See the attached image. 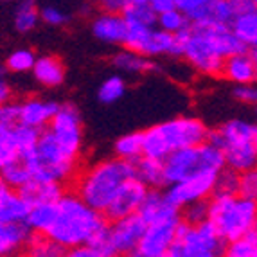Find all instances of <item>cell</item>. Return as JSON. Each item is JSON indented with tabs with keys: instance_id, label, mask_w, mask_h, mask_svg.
<instances>
[{
	"instance_id": "cell-1",
	"label": "cell",
	"mask_w": 257,
	"mask_h": 257,
	"mask_svg": "<svg viewBox=\"0 0 257 257\" xmlns=\"http://www.w3.org/2000/svg\"><path fill=\"white\" fill-rule=\"evenodd\" d=\"M180 58L191 69L203 76H219L225 58L246 51V45L237 38L228 26H202L193 24L178 35Z\"/></svg>"
},
{
	"instance_id": "cell-2",
	"label": "cell",
	"mask_w": 257,
	"mask_h": 257,
	"mask_svg": "<svg viewBox=\"0 0 257 257\" xmlns=\"http://www.w3.org/2000/svg\"><path fill=\"white\" fill-rule=\"evenodd\" d=\"M108 218L92 209L76 193H63L56 202L54 219L45 236L61 244L67 252L106 236Z\"/></svg>"
},
{
	"instance_id": "cell-3",
	"label": "cell",
	"mask_w": 257,
	"mask_h": 257,
	"mask_svg": "<svg viewBox=\"0 0 257 257\" xmlns=\"http://www.w3.org/2000/svg\"><path fill=\"white\" fill-rule=\"evenodd\" d=\"M133 175V162L119 157L86 166L74 180V193L92 209L104 212L117 189Z\"/></svg>"
},
{
	"instance_id": "cell-4",
	"label": "cell",
	"mask_w": 257,
	"mask_h": 257,
	"mask_svg": "<svg viewBox=\"0 0 257 257\" xmlns=\"http://www.w3.org/2000/svg\"><path fill=\"white\" fill-rule=\"evenodd\" d=\"M24 157L29 162L35 178L61 185L76 180L81 162V153L63 146L51 130H42L33 150L24 153Z\"/></svg>"
},
{
	"instance_id": "cell-5",
	"label": "cell",
	"mask_w": 257,
	"mask_h": 257,
	"mask_svg": "<svg viewBox=\"0 0 257 257\" xmlns=\"http://www.w3.org/2000/svg\"><path fill=\"white\" fill-rule=\"evenodd\" d=\"M144 133V155L164 160L182 148L196 146L209 141V128L202 119L182 115L148 128Z\"/></svg>"
},
{
	"instance_id": "cell-6",
	"label": "cell",
	"mask_w": 257,
	"mask_h": 257,
	"mask_svg": "<svg viewBox=\"0 0 257 257\" xmlns=\"http://www.w3.org/2000/svg\"><path fill=\"white\" fill-rule=\"evenodd\" d=\"M209 221L225 243L244 236L257 225V203L237 194L209 198Z\"/></svg>"
},
{
	"instance_id": "cell-7",
	"label": "cell",
	"mask_w": 257,
	"mask_h": 257,
	"mask_svg": "<svg viewBox=\"0 0 257 257\" xmlns=\"http://www.w3.org/2000/svg\"><path fill=\"white\" fill-rule=\"evenodd\" d=\"M225 167V157L214 142L205 141L196 146L182 148L164 159L167 185L207 173H219Z\"/></svg>"
},
{
	"instance_id": "cell-8",
	"label": "cell",
	"mask_w": 257,
	"mask_h": 257,
	"mask_svg": "<svg viewBox=\"0 0 257 257\" xmlns=\"http://www.w3.org/2000/svg\"><path fill=\"white\" fill-rule=\"evenodd\" d=\"M225 241L212 223L182 221L167 257H219L225 255Z\"/></svg>"
},
{
	"instance_id": "cell-9",
	"label": "cell",
	"mask_w": 257,
	"mask_h": 257,
	"mask_svg": "<svg viewBox=\"0 0 257 257\" xmlns=\"http://www.w3.org/2000/svg\"><path fill=\"white\" fill-rule=\"evenodd\" d=\"M124 47L144 56H180V38L159 26H128Z\"/></svg>"
},
{
	"instance_id": "cell-10",
	"label": "cell",
	"mask_w": 257,
	"mask_h": 257,
	"mask_svg": "<svg viewBox=\"0 0 257 257\" xmlns=\"http://www.w3.org/2000/svg\"><path fill=\"white\" fill-rule=\"evenodd\" d=\"M144 230H146V221L139 212L111 219L108 223L106 237L113 255H135Z\"/></svg>"
},
{
	"instance_id": "cell-11",
	"label": "cell",
	"mask_w": 257,
	"mask_h": 257,
	"mask_svg": "<svg viewBox=\"0 0 257 257\" xmlns=\"http://www.w3.org/2000/svg\"><path fill=\"white\" fill-rule=\"evenodd\" d=\"M182 218H167L146 223V230L137 246L135 255L139 257H166L169 253Z\"/></svg>"
},
{
	"instance_id": "cell-12",
	"label": "cell",
	"mask_w": 257,
	"mask_h": 257,
	"mask_svg": "<svg viewBox=\"0 0 257 257\" xmlns=\"http://www.w3.org/2000/svg\"><path fill=\"white\" fill-rule=\"evenodd\" d=\"M49 130L69 150L76 153L83 151V119L76 104H60L49 124Z\"/></svg>"
},
{
	"instance_id": "cell-13",
	"label": "cell",
	"mask_w": 257,
	"mask_h": 257,
	"mask_svg": "<svg viewBox=\"0 0 257 257\" xmlns=\"http://www.w3.org/2000/svg\"><path fill=\"white\" fill-rule=\"evenodd\" d=\"M218 173H207V175H198L193 178L175 182L167 185L166 196L167 200L178 209H184L185 205L200 200H209L214 194V184Z\"/></svg>"
},
{
	"instance_id": "cell-14",
	"label": "cell",
	"mask_w": 257,
	"mask_h": 257,
	"mask_svg": "<svg viewBox=\"0 0 257 257\" xmlns=\"http://www.w3.org/2000/svg\"><path fill=\"white\" fill-rule=\"evenodd\" d=\"M148 191H150V189L142 184L139 178H135V176L128 178L124 184L117 189V193L113 194V198L110 200L108 207L104 209V216L108 218V221L139 212Z\"/></svg>"
},
{
	"instance_id": "cell-15",
	"label": "cell",
	"mask_w": 257,
	"mask_h": 257,
	"mask_svg": "<svg viewBox=\"0 0 257 257\" xmlns=\"http://www.w3.org/2000/svg\"><path fill=\"white\" fill-rule=\"evenodd\" d=\"M36 141V132L29 126L0 124V167L13 160L18 155L26 153Z\"/></svg>"
},
{
	"instance_id": "cell-16",
	"label": "cell",
	"mask_w": 257,
	"mask_h": 257,
	"mask_svg": "<svg viewBox=\"0 0 257 257\" xmlns=\"http://www.w3.org/2000/svg\"><path fill=\"white\" fill-rule=\"evenodd\" d=\"M253 132L255 124L243 119H230L223 122L219 128L210 132L209 141L214 142L219 150H228V148H236L241 144H250L253 142Z\"/></svg>"
},
{
	"instance_id": "cell-17",
	"label": "cell",
	"mask_w": 257,
	"mask_h": 257,
	"mask_svg": "<svg viewBox=\"0 0 257 257\" xmlns=\"http://www.w3.org/2000/svg\"><path fill=\"white\" fill-rule=\"evenodd\" d=\"M60 104L51 99L27 97L18 103V122L36 130H45Z\"/></svg>"
},
{
	"instance_id": "cell-18",
	"label": "cell",
	"mask_w": 257,
	"mask_h": 257,
	"mask_svg": "<svg viewBox=\"0 0 257 257\" xmlns=\"http://www.w3.org/2000/svg\"><path fill=\"white\" fill-rule=\"evenodd\" d=\"M126 33H128L126 18L117 11H103L92 22V35L110 45H124Z\"/></svg>"
},
{
	"instance_id": "cell-19",
	"label": "cell",
	"mask_w": 257,
	"mask_h": 257,
	"mask_svg": "<svg viewBox=\"0 0 257 257\" xmlns=\"http://www.w3.org/2000/svg\"><path fill=\"white\" fill-rule=\"evenodd\" d=\"M219 76H223L227 81L234 83V85H244V83L257 81V70L253 67L250 52L241 51L225 58Z\"/></svg>"
},
{
	"instance_id": "cell-20",
	"label": "cell",
	"mask_w": 257,
	"mask_h": 257,
	"mask_svg": "<svg viewBox=\"0 0 257 257\" xmlns=\"http://www.w3.org/2000/svg\"><path fill=\"white\" fill-rule=\"evenodd\" d=\"M31 205L20 194L2 182L0 185V221L2 223H26Z\"/></svg>"
},
{
	"instance_id": "cell-21",
	"label": "cell",
	"mask_w": 257,
	"mask_h": 257,
	"mask_svg": "<svg viewBox=\"0 0 257 257\" xmlns=\"http://www.w3.org/2000/svg\"><path fill=\"white\" fill-rule=\"evenodd\" d=\"M139 214L144 218L146 223L159 221V219H167V218H182L180 209L173 205L167 200L166 193H160V189H150L144 198V202L141 205Z\"/></svg>"
},
{
	"instance_id": "cell-22",
	"label": "cell",
	"mask_w": 257,
	"mask_h": 257,
	"mask_svg": "<svg viewBox=\"0 0 257 257\" xmlns=\"http://www.w3.org/2000/svg\"><path fill=\"white\" fill-rule=\"evenodd\" d=\"M31 236L33 232L26 223L0 221V255H15L24 252Z\"/></svg>"
},
{
	"instance_id": "cell-23",
	"label": "cell",
	"mask_w": 257,
	"mask_h": 257,
	"mask_svg": "<svg viewBox=\"0 0 257 257\" xmlns=\"http://www.w3.org/2000/svg\"><path fill=\"white\" fill-rule=\"evenodd\" d=\"M20 194L27 200L31 207L38 203L58 202L63 194V185L56 182L42 180V178H33L20 189Z\"/></svg>"
},
{
	"instance_id": "cell-24",
	"label": "cell",
	"mask_w": 257,
	"mask_h": 257,
	"mask_svg": "<svg viewBox=\"0 0 257 257\" xmlns=\"http://www.w3.org/2000/svg\"><path fill=\"white\" fill-rule=\"evenodd\" d=\"M133 175L148 189H162L164 185H167L164 160L153 159V157L142 155L141 159L135 160L133 162Z\"/></svg>"
},
{
	"instance_id": "cell-25",
	"label": "cell",
	"mask_w": 257,
	"mask_h": 257,
	"mask_svg": "<svg viewBox=\"0 0 257 257\" xmlns=\"http://www.w3.org/2000/svg\"><path fill=\"white\" fill-rule=\"evenodd\" d=\"M31 72L35 76L36 83H40L45 88H56L65 81V67L54 56L36 58V63Z\"/></svg>"
},
{
	"instance_id": "cell-26",
	"label": "cell",
	"mask_w": 257,
	"mask_h": 257,
	"mask_svg": "<svg viewBox=\"0 0 257 257\" xmlns=\"http://www.w3.org/2000/svg\"><path fill=\"white\" fill-rule=\"evenodd\" d=\"M236 18L232 11L228 0H212L203 9H200L196 15L191 17L193 24H202V26H228Z\"/></svg>"
},
{
	"instance_id": "cell-27",
	"label": "cell",
	"mask_w": 257,
	"mask_h": 257,
	"mask_svg": "<svg viewBox=\"0 0 257 257\" xmlns=\"http://www.w3.org/2000/svg\"><path fill=\"white\" fill-rule=\"evenodd\" d=\"M111 63L117 70H120L122 74H135V76H141V74H148L151 70H155V63L151 61L150 56H144L137 51H132V49L126 47L124 51H119L113 58H111Z\"/></svg>"
},
{
	"instance_id": "cell-28",
	"label": "cell",
	"mask_w": 257,
	"mask_h": 257,
	"mask_svg": "<svg viewBox=\"0 0 257 257\" xmlns=\"http://www.w3.org/2000/svg\"><path fill=\"white\" fill-rule=\"evenodd\" d=\"M33 178H35L33 169H31L29 162L24 155H18L13 160H9L8 164L0 167V180L11 189H17V191H20Z\"/></svg>"
},
{
	"instance_id": "cell-29",
	"label": "cell",
	"mask_w": 257,
	"mask_h": 257,
	"mask_svg": "<svg viewBox=\"0 0 257 257\" xmlns=\"http://www.w3.org/2000/svg\"><path fill=\"white\" fill-rule=\"evenodd\" d=\"M230 29L246 47H255L257 45V8L250 9L246 13L237 15V17L232 20Z\"/></svg>"
},
{
	"instance_id": "cell-30",
	"label": "cell",
	"mask_w": 257,
	"mask_h": 257,
	"mask_svg": "<svg viewBox=\"0 0 257 257\" xmlns=\"http://www.w3.org/2000/svg\"><path fill=\"white\" fill-rule=\"evenodd\" d=\"M40 9L36 0H20L15 9V29L22 35L35 31L40 24Z\"/></svg>"
},
{
	"instance_id": "cell-31",
	"label": "cell",
	"mask_w": 257,
	"mask_h": 257,
	"mask_svg": "<svg viewBox=\"0 0 257 257\" xmlns=\"http://www.w3.org/2000/svg\"><path fill=\"white\" fill-rule=\"evenodd\" d=\"M113 151H115V157H119V159L135 162L144 155V133L133 132L119 137L115 141Z\"/></svg>"
},
{
	"instance_id": "cell-32",
	"label": "cell",
	"mask_w": 257,
	"mask_h": 257,
	"mask_svg": "<svg viewBox=\"0 0 257 257\" xmlns=\"http://www.w3.org/2000/svg\"><path fill=\"white\" fill-rule=\"evenodd\" d=\"M26 252L33 257H61L69 253L61 244H58L49 236H45V234H35V232L29 237Z\"/></svg>"
},
{
	"instance_id": "cell-33",
	"label": "cell",
	"mask_w": 257,
	"mask_h": 257,
	"mask_svg": "<svg viewBox=\"0 0 257 257\" xmlns=\"http://www.w3.org/2000/svg\"><path fill=\"white\" fill-rule=\"evenodd\" d=\"M54 212H56V202L33 205L26 218V225L35 234H45V230H47L49 225L54 219Z\"/></svg>"
},
{
	"instance_id": "cell-34",
	"label": "cell",
	"mask_w": 257,
	"mask_h": 257,
	"mask_svg": "<svg viewBox=\"0 0 257 257\" xmlns=\"http://www.w3.org/2000/svg\"><path fill=\"white\" fill-rule=\"evenodd\" d=\"M157 26L160 29L167 31V33H171V35H180L185 29H189L191 20L184 11H180L178 8H173L157 17Z\"/></svg>"
},
{
	"instance_id": "cell-35",
	"label": "cell",
	"mask_w": 257,
	"mask_h": 257,
	"mask_svg": "<svg viewBox=\"0 0 257 257\" xmlns=\"http://www.w3.org/2000/svg\"><path fill=\"white\" fill-rule=\"evenodd\" d=\"M122 17L128 26H157L159 15L150 4H128L122 9Z\"/></svg>"
},
{
	"instance_id": "cell-36",
	"label": "cell",
	"mask_w": 257,
	"mask_h": 257,
	"mask_svg": "<svg viewBox=\"0 0 257 257\" xmlns=\"http://www.w3.org/2000/svg\"><path fill=\"white\" fill-rule=\"evenodd\" d=\"M225 255L228 257H257V237L255 232H248L244 236L228 241L225 244Z\"/></svg>"
},
{
	"instance_id": "cell-37",
	"label": "cell",
	"mask_w": 257,
	"mask_h": 257,
	"mask_svg": "<svg viewBox=\"0 0 257 257\" xmlns=\"http://www.w3.org/2000/svg\"><path fill=\"white\" fill-rule=\"evenodd\" d=\"M126 94V81L120 76H110L101 83L97 90V99L103 104H113Z\"/></svg>"
},
{
	"instance_id": "cell-38",
	"label": "cell",
	"mask_w": 257,
	"mask_h": 257,
	"mask_svg": "<svg viewBox=\"0 0 257 257\" xmlns=\"http://www.w3.org/2000/svg\"><path fill=\"white\" fill-rule=\"evenodd\" d=\"M36 63V54L31 49H18L13 51L6 60V69L13 74H26L33 70Z\"/></svg>"
},
{
	"instance_id": "cell-39",
	"label": "cell",
	"mask_w": 257,
	"mask_h": 257,
	"mask_svg": "<svg viewBox=\"0 0 257 257\" xmlns=\"http://www.w3.org/2000/svg\"><path fill=\"white\" fill-rule=\"evenodd\" d=\"M237 193H239V173L225 166L216 176L214 194L212 196H228V194Z\"/></svg>"
},
{
	"instance_id": "cell-40",
	"label": "cell",
	"mask_w": 257,
	"mask_h": 257,
	"mask_svg": "<svg viewBox=\"0 0 257 257\" xmlns=\"http://www.w3.org/2000/svg\"><path fill=\"white\" fill-rule=\"evenodd\" d=\"M40 18H42L47 26H52V27H61L72 20L69 11H65L63 8H60V6H56V4L43 6V8L40 9Z\"/></svg>"
},
{
	"instance_id": "cell-41",
	"label": "cell",
	"mask_w": 257,
	"mask_h": 257,
	"mask_svg": "<svg viewBox=\"0 0 257 257\" xmlns=\"http://www.w3.org/2000/svg\"><path fill=\"white\" fill-rule=\"evenodd\" d=\"M184 212H180L182 216V221L185 223H202L209 219V200H200V202H193L185 205Z\"/></svg>"
},
{
	"instance_id": "cell-42",
	"label": "cell",
	"mask_w": 257,
	"mask_h": 257,
	"mask_svg": "<svg viewBox=\"0 0 257 257\" xmlns=\"http://www.w3.org/2000/svg\"><path fill=\"white\" fill-rule=\"evenodd\" d=\"M239 194L257 203V166L239 173Z\"/></svg>"
},
{
	"instance_id": "cell-43",
	"label": "cell",
	"mask_w": 257,
	"mask_h": 257,
	"mask_svg": "<svg viewBox=\"0 0 257 257\" xmlns=\"http://www.w3.org/2000/svg\"><path fill=\"white\" fill-rule=\"evenodd\" d=\"M232 95L237 103L246 104V106H257V81L236 85L232 90Z\"/></svg>"
},
{
	"instance_id": "cell-44",
	"label": "cell",
	"mask_w": 257,
	"mask_h": 257,
	"mask_svg": "<svg viewBox=\"0 0 257 257\" xmlns=\"http://www.w3.org/2000/svg\"><path fill=\"white\" fill-rule=\"evenodd\" d=\"M0 124H18V103H11L9 101V103L0 104Z\"/></svg>"
},
{
	"instance_id": "cell-45",
	"label": "cell",
	"mask_w": 257,
	"mask_h": 257,
	"mask_svg": "<svg viewBox=\"0 0 257 257\" xmlns=\"http://www.w3.org/2000/svg\"><path fill=\"white\" fill-rule=\"evenodd\" d=\"M210 2H212V0H175L176 8L180 9V11H184L189 17V20H191L193 15H196L200 9H203L207 4H210Z\"/></svg>"
},
{
	"instance_id": "cell-46",
	"label": "cell",
	"mask_w": 257,
	"mask_h": 257,
	"mask_svg": "<svg viewBox=\"0 0 257 257\" xmlns=\"http://www.w3.org/2000/svg\"><path fill=\"white\" fill-rule=\"evenodd\" d=\"M103 11H117L122 13V9L128 6V0H94Z\"/></svg>"
},
{
	"instance_id": "cell-47",
	"label": "cell",
	"mask_w": 257,
	"mask_h": 257,
	"mask_svg": "<svg viewBox=\"0 0 257 257\" xmlns=\"http://www.w3.org/2000/svg\"><path fill=\"white\" fill-rule=\"evenodd\" d=\"M150 6L155 9V13H157V15H160V13H164V11H169V9L176 8L175 0H151Z\"/></svg>"
},
{
	"instance_id": "cell-48",
	"label": "cell",
	"mask_w": 257,
	"mask_h": 257,
	"mask_svg": "<svg viewBox=\"0 0 257 257\" xmlns=\"http://www.w3.org/2000/svg\"><path fill=\"white\" fill-rule=\"evenodd\" d=\"M13 97V90H11V85L6 81L4 77H0V104L9 103Z\"/></svg>"
},
{
	"instance_id": "cell-49",
	"label": "cell",
	"mask_w": 257,
	"mask_h": 257,
	"mask_svg": "<svg viewBox=\"0 0 257 257\" xmlns=\"http://www.w3.org/2000/svg\"><path fill=\"white\" fill-rule=\"evenodd\" d=\"M250 58H252L253 67H255V70H257V45L255 47H250Z\"/></svg>"
},
{
	"instance_id": "cell-50",
	"label": "cell",
	"mask_w": 257,
	"mask_h": 257,
	"mask_svg": "<svg viewBox=\"0 0 257 257\" xmlns=\"http://www.w3.org/2000/svg\"><path fill=\"white\" fill-rule=\"evenodd\" d=\"M151 0H128V4H150Z\"/></svg>"
},
{
	"instance_id": "cell-51",
	"label": "cell",
	"mask_w": 257,
	"mask_h": 257,
	"mask_svg": "<svg viewBox=\"0 0 257 257\" xmlns=\"http://www.w3.org/2000/svg\"><path fill=\"white\" fill-rule=\"evenodd\" d=\"M253 146H255V151H257V124H255V132H253Z\"/></svg>"
},
{
	"instance_id": "cell-52",
	"label": "cell",
	"mask_w": 257,
	"mask_h": 257,
	"mask_svg": "<svg viewBox=\"0 0 257 257\" xmlns=\"http://www.w3.org/2000/svg\"><path fill=\"white\" fill-rule=\"evenodd\" d=\"M253 232H255V237H257V225H255V228H253Z\"/></svg>"
},
{
	"instance_id": "cell-53",
	"label": "cell",
	"mask_w": 257,
	"mask_h": 257,
	"mask_svg": "<svg viewBox=\"0 0 257 257\" xmlns=\"http://www.w3.org/2000/svg\"><path fill=\"white\" fill-rule=\"evenodd\" d=\"M253 4H255V6H257V0H253Z\"/></svg>"
},
{
	"instance_id": "cell-54",
	"label": "cell",
	"mask_w": 257,
	"mask_h": 257,
	"mask_svg": "<svg viewBox=\"0 0 257 257\" xmlns=\"http://www.w3.org/2000/svg\"><path fill=\"white\" fill-rule=\"evenodd\" d=\"M0 185H2V180H0Z\"/></svg>"
},
{
	"instance_id": "cell-55",
	"label": "cell",
	"mask_w": 257,
	"mask_h": 257,
	"mask_svg": "<svg viewBox=\"0 0 257 257\" xmlns=\"http://www.w3.org/2000/svg\"><path fill=\"white\" fill-rule=\"evenodd\" d=\"M255 110H257V106H255Z\"/></svg>"
}]
</instances>
